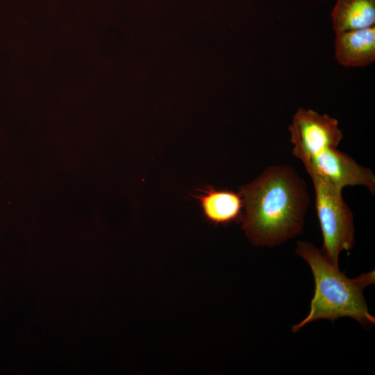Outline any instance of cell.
Here are the masks:
<instances>
[{"instance_id": "5", "label": "cell", "mask_w": 375, "mask_h": 375, "mask_svg": "<svg viewBox=\"0 0 375 375\" xmlns=\"http://www.w3.org/2000/svg\"><path fill=\"white\" fill-rule=\"evenodd\" d=\"M288 128L295 157L310 154L326 145L338 147L343 138L336 119L304 108L297 110Z\"/></svg>"}, {"instance_id": "1", "label": "cell", "mask_w": 375, "mask_h": 375, "mask_svg": "<svg viewBox=\"0 0 375 375\" xmlns=\"http://www.w3.org/2000/svg\"><path fill=\"white\" fill-rule=\"evenodd\" d=\"M239 192L243 201L240 222L253 245L275 247L302 233L310 197L292 166L270 165Z\"/></svg>"}, {"instance_id": "3", "label": "cell", "mask_w": 375, "mask_h": 375, "mask_svg": "<svg viewBox=\"0 0 375 375\" xmlns=\"http://www.w3.org/2000/svg\"><path fill=\"white\" fill-rule=\"evenodd\" d=\"M315 210L323 238L322 251L328 259L338 266L342 251H350L355 242L353 216L345 203L342 190L311 170Z\"/></svg>"}, {"instance_id": "4", "label": "cell", "mask_w": 375, "mask_h": 375, "mask_svg": "<svg viewBox=\"0 0 375 375\" xmlns=\"http://www.w3.org/2000/svg\"><path fill=\"white\" fill-rule=\"evenodd\" d=\"M338 147L326 145L310 154L297 158L302 162L306 170L313 171L340 190L349 185H361L374 194L375 175L373 172L357 163Z\"/></svg>"}, {"instance_id": "8", "label": "cell", "mask_w": 375, "mask_h": 375, "mask_svg": "<svg viewBox=\"0 0 375 375\" xmlns=\"http://www.w3.org/2000/svg\"><path fill=\"white\" fill-rule=\"evenodd\" d=\"M335 34L375 26V0H338L332 12Z\"/></svg>"}, {"instance_id": "6", "label": "cell", "mask_w": 375, "mask_h": 375, "mask_svg": "<svg viewBox=\"0 0 375 375\" xmlns=\"http://www.w3.org/2000/svg\"><path fill=\"white\" fill-rule=\"evenodd\" d=\"M335 58L347 67H362L375 60V26L335 34Z\"/></svg>"}, {"instance_id": "2", "label": "cell", "mask_w": 375, "mask_h": 375, "mask_svg": "<svg viewBox=\"0 0 375 375\" xmlns=\"http://www.w3.org/2000/svg\"><path fill=\"white\" fill-rule=\"evenodd\" d=\"M295 252L310 266L315 288L309 312L292 326L293 333L322 319L334 322L342 317H351L364 328L375 324L363 296L364 289L375 282L374 271L349 278L328 259L322 249L310 242L298 241Z\"/></svg>"}, {"instance_id": "7", "label": "cell", "mask_w": 375, "mask_h": 375, "mask_svg": "<svg viewBox=\"0 0 375 375\" xmlns=\"http://www.w3.org/2000/svg\"><path fill=\"white\" fill-rule=\"evenodd\" d=\"M194 195L199 200L206 219L214 224H227L240 222L243 210L240 193L226 189H216L211 185Z\"/></svg>"}]
</instances>
